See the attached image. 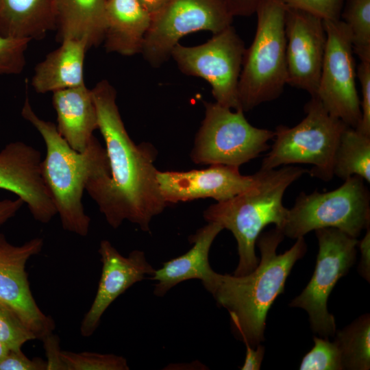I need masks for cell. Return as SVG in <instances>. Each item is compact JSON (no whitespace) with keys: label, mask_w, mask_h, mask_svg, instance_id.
<instances>
[{"label":"cell","mask_w":370,"mask_h":370,"mask_svg":"<svg viewBox=\"0 0 370 370\" xmlns=\"http://www.w3.org/2000/svg\"><path fill=\"white\" fill-rule=\"evenodd\" d=\"M333 174L344 180L358 175L370 182V136L349 126L344 130L334 155Z\"/></svg>","instance_id":"cb8c5ba5"},{"label":"cell","mask_w":370,"mask_h":370,"mask_svg":"<svg viewBox=\"0 0 370 370\" xmlns=\"http://www.w3.org/2000/svg\"><path fill=\"white\" fill-rule=\"evenodd\" d=\"M257 178V173L243 175L239 168L223 164H212L201 170L158 171L157 173L160 193L168 205L204 198L224 201L250 188Z\"/></svg>","instance_id":"2e32d148"},{"label":"cell","mask_w":370,"mask_h":370,"mask_svg":"<svg viewBox=\"0 0 370 370\" xmlns=\"http://www.w3.org/2000/svg\"><path fill=\"white\" fill-rule=\"evenodd\" d=\"M108 0H56V29L61 42L85 40L89 49L103 41Z\"/></svg>","instance_id":"603a6c76"},{"label":"cell","mask_w":370,"mask_h":370,"mask_svg":"<svg viewBox=\"0 0 370 370\" xmlns=\"http://www.w3.org/2000/svg\"><path fill=\"white\" fill-rule=\"evenodd\" d=\"M204 103L205 116L190 152L194 163L239 168L270 148L268 141L274 138V131L253 126L242 109Z\"/></svg>","instance_id":"ba28073f"},{"label":"cell","mask_w":370,"mask_h":370,"mask_svg":"<svg viewBox=\"0 0 370 370\" xmlns=\"http://www.w3.org/2000/svg\"><path fill=\"white\" fill-rule=\"evenodd\" d=\"M10 349L0 341V360L3 358Z\"/></svg>","instance_id":"ab89813d"},{"label":"cell","mask_w":370,"mask_h":370,"mask_svg":"<svg viewBox=\"0 0 370 370\" xmlns=\"http://www.w3.org/2000/svg\"><path fill=\"white\" fill-rule=\"evenodd\" d=\"M43 245V239L36 237L14 245L0 233V301L11 308L40 341L53 333L56 325L51 317L42 312L33 297L26 264L41 251Z\"/></svg>","instance_id":"4fadbf2b"},{"label":"cell","mask_w":370,"mask_h":370,"mask_svg":"<svg viewBox=\"0 0 370 370\" xmlns=\"http://www.w3.org/2000/svg\"><path fill=\"white\" fill-rule=\"evenodd\" d=\"M56 29V0H0V35L40 40Z\"/></svg>","instance_id":"7402d4cb"},{"label":"cell","mask_w":370,"mask_h":370,"mask_svg":"<svg viewBox=\"0 0 370 370\" xmlns=\"http://www.w3.org/2000/svg\"><path fill=\"white\" fill-rule=\"evenodd\" d=\"M286 8L300 10L323 21L341 19L345 0H280Z\"/></svg>","instance_id":"4dcf8cb0"},{"label":"cell","mask_w":370,"mask_h":370,"mask_svg":"<svg viewBox=\"0 0 370 370\" xmlns=\"http://www.w3.org/2000/svg\"><path fill=\"white\" fill-rule=\"evenodd\" d=\"M358 246L360 248L361 257L358 267V271L366 280L369 282L370 279V228L367 227L366 234L360 241H358Z\"/></svg>","instance_id":"e575fe53"},{"label":"cell","mask_w":370,"mask_h":370,"mask_svg":"<svg viewBox=\"0 0 370 370\" xmlns=\"http://www.w3.org/2000/svg\"><path fill=\"white\" fill-rule=\"evenodd\" d=\"M151 15L138 0H108L104 47L108 53L132 56L140 53Z\"/></svg>","instance_id":"ffe728a7"},{"label":"cell","mask_w":370,"mask_h":370,"mask_svg":"<svg viewBox=\"0 0 370 370\" xmlns=\"http://www.w3.org/2000/svg\"><path fill=\"white\" fill-rule=\"evenodd\" d=\"M233 18L225 0H171L151 16L140 53L158 68L182 38L199 31L217 34L231 26Z\"/></svg>","instance_id":"8fae6325"},{"label":"cell","mask_w":370,"mask_h":370,"mask_svg":"<svg viewBox=\"0 0 370 370\" xmlns=\"http://www.w3.org/2000/svg\"><path fill=\"white\" fill-rule=\"evenodd\" d=\"M0 370H47V362L38 357L29 359L21 349H10L0 360Z\"/></svg>","instance_id":"d6a6232c"},{"label":"cell","mask_w":370,"mask_h":370,"mask_svg":"<svg viewBox=\"0 0 370 370\" xmlns=\"http://www.w3.org/2000/svg\"><path fill=\"white\" fill-rule=\"evenodd\" d=\"M264 347L258 344L256 348L246 351L242 370H259L264 358Z\"/></svg>","instance_id":"74e56055"},{"label":"cell","mask_w":370,"mask_h":370,"mask_svg":"<svg viewBox=\"0 0 370 370\" xmlns=\"http://www.w3.org/2000/svg\"><path fill=\"white\" fill-rule=\"evenodd\" d=\"M88 49L84 39L62 40L35 66L31 82L34 90L44 94L85 84L84 64Z\"/></svg>","instance_id":"44dd1931"},{"label":"cell","mask_w":370,"mask_h":370,"mask_svg":"<svg viewBox=\"0 0 370 370\" xmlns=\"http://www.w3.org/2000/svg\"><path fill=\"white\" fill-rule=\"evenodd\" d=\"M40 152L22 141L11 142L0 151V189L26 204L34 219L48 223L57 214L41 175Z\"/></svg>","instance_id":"9a60e30c"},{"label":"cell","mask_w":370,"mask_h":370,"mask_svg":"<svg viewBox=\"0 0 370 370\" xmlns=\"http://www.w3.org/2000/svg\"><path fill=\"white\" fill-rule=\"evenodd\" d=\"M343 369H370V317L365 314L335 333Z\"/></svg>","instance_id":"d4e9b609"},{"label":"cell","mask_w":370,"mask_h":370,"mask_svg":"<svg viewBox=\"0 0 370 370\" xmlns=\"http://www.w3.org/2000/svg\"><path fill=\"white\" fill-rule=\"evenodd\" d=\"M341 18L349 31L354 53L360 60L370 59V0H345Z\"/></svg>","instance_id":"484cf974"},{"label":"cell","mask_w":370,"mask_h":370,"mask_svg":"<svg viewBox=\"0 0 370 370\" xmlns=\"http://www.w3.org/2000/svg\"><path fill=\"white\" fill-rule=\"evenodd\" d=\"M21 115L35 127L45 142L46 156L40 164L41 175L62 228L86 236L90 218L84 211L83 193L89 180L110 175L105 147L93 136L84 151L74 150L60 134L55 123L40 119L35 113L27 97Z\"/></svg>","instance_id":"3957f363"},{"label":"cell","mask_w":370,"mask_h":370,"mask_svg":"<svg viewBox=\"0 0 370 370\" xmlns=\"http://www.w3.org/2000/svg\"><path fill=\"white\" fill-rule=\"evenodd\" d=\"M360 61L356 69V76L360 84L362 93L361 119L356 129L370 136V59L360 60Z\"/></svg>","instance_id":"1f68e13d"},{"label":"cell","mask_w":370,"mask_h":370,"mask_svg":"<svg viewBox=\"0 0 370 370\" xmlns=\"http://www.w3.org/2000/svg\"><path fill=\"white\" fill-rule=\"evenodd\" d=\"M327 42L314 96L333 116L356 129L360 122V99L349 31L341 20L323 21Z\"/></svg>","instance_id":"7c38bea8"},{"label":"cell","mask_w":370,"mask_h":370,"mask_svg":"<svg viewBox=\"0 0 370 370\" xmlns=\"http://www.w3.org/2000/svg\"><path fill=\"white\" fill-rule=\"evenodd\" d=\"M285 34L287 84L313 97L327 42L323 20L308 12L286 8Z\"/></svg>","instance_id":"5bb4252c"},{"label":"cell","mask_w":370,"mask_h":370,"mask_svg":"<svg viewBox=\"0 0 370 370\" xmlns=\"http://www.w3.org/2000/svg\"><path fill=\"white\" fill-rule=\"evenodd\" d=\"M33 340H36L33 332L11 308L0 301V341L9 349H18Z\"/></svg>","instance_id":"f1b7e54d"},{"label":"cell","mask_w":370,"mask_h":370,"mask_svg":"<svg viewBox=\"0 0 370 370\" xmlns=\"http://www.w3.org/2000/svg\"><path fill=\"white\" fill-rule=\"evenodd\" d=\"M306 116L296 125H278L274 142L262 161V170L292 164L312 165L310 176L330 181L334 176L335 152L344 130L348 127L331 115L316 97L304 107Z\"/></svg>","instance_id":"8992f818"},{"label":"cell","mask_w":370,"mask_h":370,"mask_svg":"<svg viewBox=\"0 0 370 370\" xmlns=\"http://www.w3.org/2000/svg\"><path fill=\"white\" fill-rule=\"evenodd\" d=\"M255 13L256 33L245 49L238 82L244 112L277 99L287 84L286 7L280 0H260Z\"/></svg>","instance_id":"5b68a950"},{"label":"cell","mask_w":370,"mask_h":370,"mask_svg":"<svg viewBox=\"0 0 370 370\" xmlns=\"http://www.w3.org/2000/svg\"><path fill=\"white\" fill-rule=\"evenodd\" d=\"M90 90L110 175L89 180L85 190L112 228L128 221L149 232L152 219L168 206L158 182L157 151L149 143L136 145L131 139L116 103V91L108 80Z\"/></svg>","instance_id":"6da1fadb"},{"label":"cell","mask_w":370,"mask_h":370,"mask_svg":"<svg viewBox=\"0 0 370 370\" xmlns=\"http://www.w3.org/2000/svg\"><path fill=\"white\" fill-rule=\"evenodd\" d=\"M52 93L58 132L72 149L84 151L94 136V131L98 130L91 90L84 84Z\"/></svg>","instance_id":"d6986e66"},{"label":"cell","mask_w":370,"mask_h":370,"mask_svg":"<svg viewBox=\"0 0 370 370\" xmlns=\"http://www.w3.org/2000/svg\"><path fill=\"white\" fill-rule=\"evenodd\" d=\"M234 16H247L255 13L260 0H225Z\"/></svg>","instance_id":"d590c367"},{"label":"cell","mask_w":370,"mask_h":370,"mask_svg":"<svg viewBox=\"0 0 370 370\" xmlns=\"http://www.w3.org/2000/svg\"><path fill=\"white\" fill-rule=\"evenodd\" d=\"M98 252L101 273L94 300L81 322L79 331L84 337L94 334L103 313L118 297L156 271L141 250H133L123 256L109 241L102 240Z\"/></svg>","instance_id":"e0dca14e"},{"label":"cell","mask_w":370,"mask_h":370,"mask_svg":"<svg viewBox=\"0 0 370 370\" xmlns=\"http://www.w3.org/2000/svg\"><path fill=\"white\" fill-rule=\"evenodd\" d=\"M314 345L302 358L300 370H342L339 349L334 341L314 336Z\"/></svg>","instance_id":"83f0119b"},{"label":"cell","mask_w":370,"mask_h":370,"mask_svg":"<svg viewBox=\"0 0 370 370\" xmlns=\"http://www.w3.org/2000/svg\"><path fill=\"white\" fill-rule=\"evenodd\" d=\"M223 227L213 222L199 228L188 238L193 246L182 256L162 263L156 269L151 279L156 281L153 294L164 296L179 283L189 280H199L202 284L207 283L215 272L209 262V252L217 236Z\"/></svg>","instance_id":"ac0fdd59"},{"label":"cell","mask_w":370,"mask_h":370,"mask_svg":"<svg viewBox=\"0 0 370 370\" xmlns=\"http://www.w3.org/2000/svg\"><path fill=\"white\" fill-rule=\"evenodd\" d=\"M245 49L243 40L231 25L201 45L177 44L171 58L184 74L209 83L216 103L238 110L241 109L238 82Z\"/></svg>","instance_id":"9c48e42d"},{"label":"cell","mask_w":370,"mask_h":370,"mask_svg":"<svg viewBox=\"0 0 370 370\" xmlns=\"http://www.w3.org/2000/svg\"><path fill=\"white\" fill-rule=\"evenodd\" d=\"M30 41L0 35V75H18L23 71L25 51Z\"/></svg>","instance_id":"f546056e"},{"label":"cell","mask_w":370,"mask_h":370,"mask_svg":"<svg viewBox=\"0 0 370 370\" xmlns=\"http://www.w3.org/2000/svg\"><path fill=\"white\" fill-rule=\"evenodd\" d=\"M308 171L291 165L260 169L257 181L250 188L204 210L205 221L230 230L236 240L239 260L234 275L248 274L257 267L259 261L255 247L258 237L269 224L282 229L288 210L283 205L284 195Z\"/></svg>","instance_id":"277c9868"},{"label":"cell","mask_w":370,"mask_h":370,"mask_svg":"<svg viewBox=\"0 0 370 370\" xmlns=\"http://www.w3.org/2000/svg\"><path fill=\"white\" fill-rule=\"evenodd\" d=\"M42 341L47 356V370H67L61 356L59 337L52 333Z\"/></svg>","instance_id":"836d02e7"},{"label":"cell","mask_w":370,"mask_h":370,"mask_svg":"<svg viewBox=\"0 0 370 370\" xmlns=\"http://www.w3.org/2000/svg\"><path fill=\"white\" fill-rule=\"evenodd\" d=\"M284 237L276 227L262 232L256 241L261 257L252 271L239 276L214 272L203 285L217 305L228 311L236 335L253 348L264 341L267 313L284 293L293 265L307 250L304 237H299L291 249L277 254Z\"/></svg>","instance_id":"7a4b0ae2"},{"label":"cell","mask_w":370,"mask_h":370,"mask_svg":"<svg viewBox=\"0 0 370 370\" xmlns=\"http://www.w3.org/2000/svg\"><path fill=\"white\" fill-rule=\"evenodd\" d=\"M62 358L67 370H129L127 360L113 354L92 352L62 351Z\"/></svg>","instance_id":"4316f807"},{"label":"cell","mask_w":370,"mask_h":370,"mask_svg":"<svg viewBox=\"0 0 370 370\" xmlns=\"http://www.w3.org/2000/svg\"><path fill=\"white\" fill-rule=\"evenodd\" d=\"M171 0H138L143 8L152 16L162 10Z\"/></svg>","instance_id":"f35d334b"},{"label":"cell","mask_w":370,"mask_h":370,"mask_svg":"<svg viewBox=\"0 0 370 370\" xmlns=\"http://www.w3.org/2000/svg\"><path fill=\"white\" fill-rule=\"evenodd\" d=\"M369 225L370 193L365 180L353 175L329 192L300 193L280 231L297 239L312 230L333 227L357 238Z\"/></svg>","instance_id":"52a82bcc"},{"label":"cell","mask_w":370,"mask_h":370,"mask_svg":"<svg viewBox=\"0 0 370 370\" xmlns=\"http://www.w3.org/2000/svg\"><path fill=\"white\" fill-rule=\"evenodd\" d=\"M24 204L19 197L0 200V226L14 217Z\"/></svg>","instance_id":"8d00e7d4"},{"label":"cell","mask_w":370,"mask_h":370,"mask_svg":"<svg viewBox=\"0 0 370 370\" xmlns=\"http://www.w3.org/2000/svg\"><path fill=\"white\" fill-rule=\"evenodd\" d=\"M314 231L319 251L314 273L289 305L304 309L309 315L312 330L328 338L336 333L335 319L327 308L328 299L336 282L354 264L359 241L336 228Z\"/></svg>","instance_id":"30bf717a"}]
</instances>
